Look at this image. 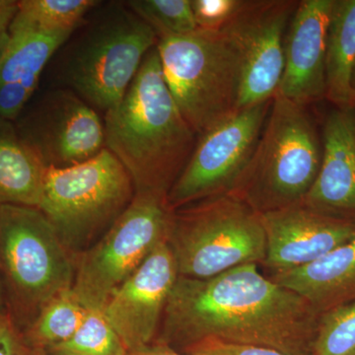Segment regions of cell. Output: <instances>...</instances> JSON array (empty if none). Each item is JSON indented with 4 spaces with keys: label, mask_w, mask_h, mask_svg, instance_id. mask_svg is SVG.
<instances>
[{
    "label": "cell",
    "mask_w": 355,
    "mask_h": 355,
    "mask_svg": "<svg viewBox=\"0 0 355 355\" xmlns=\"http://www.w3.org/2000/svg\"><path fill=\"white\" fill-rule=\"evenodd\" d=\"M125 3L153 30L158 41L197 30L191 0H130Z\"/></svg>",
    "instance_id": "cb8c5ba5"
},
{
    "label": "cell",
    "mask_w": 355,
    "mask_h": 355,
    "mask_svg": "<svg viewBox=\"0 0 355 355\" xmlns=\"http://www.w3.org/2000/svg\"><path fill=\"white\" fill-rule=\"evenodd\" d=\"M0 355H34L7 310L0 314Z\"/></svg>",
    "instance_id": "83f0119b"
},
{
    "label": "cell",
    "mask_w": 355,
    "mask_h": 355,
    "mask_svg": "<svg viewBox=\"0 0 355 355\" xmlns=\"http://www.w3.org/2000/svg\"><path fill=\"white\" fill-rule=\"evenodd\" d=\"M34 355H48L44 354V352H34Z\"/></svg>",
    "instance_id": "836d02e7"
},
{
    "label": "cell",
    "mask_w": 355,
    "mask_h": 355,
    "mask_svg": "<svg viewBox=\"0 0 355 355\" xmlns=\"http://www.w3.org/2000/svg\"><path fill=\"white\" fill-rule=\"evenodd\" d=\"M76 256L36 207H0V277L7 311L24 331L49 301L72 288Z\"/></svg>",
    "instance_id": "5b68a950"
},
{
    "label": "cell",
    "mask_w": 355,
    "mask_h": 355,
    "mask_svg": "<svg viewBox=\"0 0 355 355\" xmlns=\"http://www.w3.org/2000/svg\"><path fill=\"white\" fill-rule=\"evenodd\" d=\"M156 48L166 83L198 137L238 111L241 64L223 33L197 29L159 40Z\"/></svg>",
    "instance_id": "ba28073f"
},
{
    "label": "cell",
    "mask_w": 355,
    "mask_h": 355,
    "mask_svg": "<svg viewBox=\"0 0 355 355\" xmlns=\"http://www.w3.org/2000/svg\"><path fill=\"white\" fill-rule=\"evenodd\" d=\"M12 2L13 0H0V8L9 6V4L12 3Z\"/></svg>",
    "instance_id": "d6a6232c"
},
{
    "label": "cell",
    "mask_w": 355,
    "mask_h": 355,
    "mask_svg": "<svg viewBox=\"0 0 355 355\" xmlns=\"http://www.w3.org/2000/svg\"><path fill=\"white\" fill-rule=\"evenodd\" d=\"M323 158L301 202L322 216L355 224V112L334 108L322 127Z\"/></svg>",
    "instance_id": "2e32d148"
},
{
    "label": "cell",
    "mask_w": 355,
    "mask_h": 355,
    "mask_svg": "<svg viewBox=\"0 0 355 355\" xmlns=\"http://www.w3.org/2000/svg\"><path fill=\"white\" fill-rule=\"evenodd\" d=\"M272 99L238 110L198 135L188 164L168 193L170 210L232 191L258 144Z\"/></svg>",
    "instance_id": "30bf717a"
},
{
    "label": "cell",
    "mask_w": 355,
    "mask_h": 355,
    "mask_svg": "<svg viewBox=\"0 0 355 355\" xmlns=\"http://www.w3.org/2000/svg\"><path fill=\"white\" fill-rule=\"evenodd\" d=\"M7 310L6 291H4L3 284L0 277V314Z\"/></svg>",
    "instance_id": "4dcf8cb0"
},
{
    "label": "cell",
    "mask_w": 355,
    "mask_h": 355,
    "mask_svg": "<svg viewBox=\"0 0 355 355\" xmlns=\"http://www.w3.org/2000/svg\"><path fill=\"white\" fill-rule=\"evenodd\" d=\"M178 277L176 261L166 240L110 297L102 313L128 354L155 342Z\"/></svg>",
    "instance_id": "4fadbf2b"
},
{
    "label": "cell",
    "mask_w": 355,
    "mask_h": 355,
    "mask_svg": "<svg viewBox=\"0 0 355 355\" xmlns=\"http://www.w3.org/2000/svg\"><path fill=\"white\" fill-rule=\"evenodd\" d=\"M297 0H244L221 30L241 64L238 110L270 101L284 69V38Z\"/></svg>",
    "instance_id": "7c38bea8"
},
{
    "label": "cell",
    "mask_w": 355,
    "mask_h": 355,
    "mask_svg": "<svg viewBox=\"0 0 355 355\" xmlns=\"http://www.w3.org/2000/svg\"><path fill=\"white\" fill-rule=\"evenodd\" d=\"M128 355H189L183 352H177L172 347H168L164 343L154 342L144 349L132 352Z\"/></svg>",
    "instance_id": "f546056e"
},
{
    "label": "cell",
    "mask_w": 355,
    "mask_h": 355,
    "mask_svg": "<svg viewBox=\"0 0 355 355\" xmlns=\"http://www.w3.org/2000/svg\"><path fill=\"white\" fill-rule=\"evenodd\" d=\"M46 171L14 121L0 118V207L39 209Z\"/></svg>",
    "instance_id": "d6986e66"
},
{
    "label": "cell",
    "mask_w": 355,
    "mask_h": 355,
    "mask_svg": "<svg viewBox=\"0 0 355 355\" xmlns=\"http://www.w3.org/2000/svg\"><path fill=\"white\" fill-rule=\"evenodd\" d=\"M307 300L318 314L355 301V237L318 260L268 275Z\"/></svg>",
    "instance_id": "ac0fdd59"
},
{
    "label": "cell",
    "mask_w": 355,
    "mask_h": 355,
    "mask_svg": "<svg viewBox=\"0 0 355 355\" xmlns=\"http://www.w3.org/2000/svg\"><path fill=\"white\" fill-rule=\"evenodd\" d=\"M355 352V301L320 315L311 355H350Z\"/></svg>",
    "instance_id": "d4e9b609"
},
{
    "label": "cell",
    "mask_w": 355,
    "mask_h": 355,
    "mask_svg": "<svg viewBox=\"0 0 355 355\" xmlns=\"http://www.w3.org/2000/svg\"><path fill=\"white\" fill-rule=\"evenodd\" d=\"M171 214L164 198L135 193L109 230L76 257L72 291L86 309L102 312L114 292L167 240Z\"/></svg>",
    "instance_id": "9c48e42d"
},
{
    "label": "cell",
    "mask_w": 355,
    "mask_h": 355,
    "mask_svg": "<svg viewBox=\"0 0 355 355\" xmlns=\"http://www.w3.org/2000/svg\"><path fill=\"white\" fill-rule=\"evenodd\" d=\"M73 32H9L0 55V118L16 121L36 92L46 64Z\"/></svg>",
    "instance_id": "e0dca14e"
},
{
    "label": "cell",
    "mask_w": 355,
    "mask_h": 355,
    "mask_svg": "<svg viewBox=\"0 0 355 355\" xmlns=\"http://www.w3.org/2000/svg\"><path fill=\"white\" fill-rule=\"evenodd\" d=\"M88 310L72 288L62 291L46 303L23 338L33 352H46L69 340L78 330Z\"/></svg>",
    "instance_id": "44dd1931"
},
{
    "label": "cell",
    "mask_w": 355,
    "mask_h": 355,
    "mask_svg": "<svg viewBox=\"0 0 355 355\" xmlns=\"http://www.w3.org/2000/svg\"><path fill=\"white\" fill-rule=\"evenodd\" d=\"M334 0H301L287 26L277 94L309 107L326 96V42Z\"/></svg>",
    "instance_id": "9a60e30c"
},
{
    "label": "cell",
    "mask_w": 355,
    "mask_h": 355,
    "mask_svg": "<svg viewBox=\"0 0 355 355\" xmlns=\"http://www.w3.org/2000/svg\"><path fill=\"white\" fill-rule=\"evenodd\" d=\"M350 355H355V352H354V354H350Z\"/></svg>",
    "instance_id": "e575fe53"
},
{
    "label": "cell",
    "mask_w": 355,
    "mask_h": 355,
    "mask_svg": "<svg viewBox=\"0 0 355 355\" xmlns=\"http://www.w3.org/2000/svg\"><path fill=\"white\" fill-rule=\"evenodd\" d=\"M322 158V128L308 107L275 94L254 153L229 193L260 214L297 205L316 181Z\"/></svg>",
    "instance_id": "277c9868"
},
{
    "label": "cell",
    "mask_w": 355,
    "mask_h": 355,
    "mask_svg": "<svg viewBox=\"0 0 355 355\" xmlns=\"http://www.w3.org/2000/svg\"><path fill=\"white\" fill-rule=\"evenodd\" d=\"M48 355H128L127 347L100 311L88 310L69 340L44 352Z\"/></svg>",
    "instance_id": "603a6c76"
},
{
    "label": "cell",
    "mask_w": 355,
    "mask_h": 355,
    "mask_svg": "<svg viewBox=\"0 0 355 355\" xmlns=\"http://www.w3.org/2000/svg\"><path fill=\"white\" fill-rule=\"evenodd\" d=\"M157 43L153 30L125 1H101L58 50L55 86L106 114L123 99Z\"/></svg>",
    "instance_id": "3957f363"
},
{
    "label": "cell",
    "mask_w": 355,
    "mask_h": 355,
    "mask_svg": "<svg viewBox=\"0 0 355 355\" xmlns=\"http://www.w3.org/2000/svg\"><path fill=\"white\" fill-rule=\"evenodd\" d=\"M14 123L46 169L80 164L106 148L104 121L69 89H49Z\"/></svg>",
    "instance_id": "8fae6325"
},
{
    "label": "cell",
    "mask_w": 355,
    "mask_h": 355,
    "mask_svg": "<svg viewBox=\"0 0 355 355\" xmlns=\"http://www.w3.org/2000/svg\"><path fill=\"white\" fill-rule=\"evenodd\" d=\"M135 196L130 174L105 148L80 164L48 168L39 209L77 257L109 230Z\"/></svg>",
    "instance_id": "52a82bcc"
},
{
    "label": "cell",
    "mask_w": 355,
    "mask_h": 355,
    "mask_svg": "<svg viewBox=\"0 0 355 355\" xmlns=\"http://www.w3.org/2000/svg\"><path fill=\"white\" fill-rule=\"evenodd\" d=\"M182 352L189 355H288L270 347L240 345L214 338L193 343Z\"/></svg>",
    "instance_id": "4316f807"
},
{
    "label": "cell",
    "mask_w": 355,
    "mask_h": 355,
    "mask_svg": "<svg viewBox=\"0 0 355 355\" xmlns=\"http://www.w3.org/2000/svg\"><path fill=\"white\" fill-rule=\"evenodd\" d=\"M16 11H17V1H14V0L12 3L0 8V55L8 42L9 28H10Z\"/></svg>",
    "instance_id": "f1b7e54d"
},
{
    "label": "cell",
    "mask_w": 355,
    "mask_h": 355,
    "mask_svg": "<svg viewBox=\"0 0 355 355\" xmlns=\"http://www.w3.org/2000/svg\"><path fill=\"white\" fill-rule=\"evenodd\" d=\"M355 0H334L326 42V96L334 108L352 109Z\"/></svg>",
    "instance_id": "ffe728a7"
},
{
    "label": "cell",
    "mask_w": 355,
    "mask_h": 355,
    "mask_svg": "<svg viewBox=\"0 0 355 355\" xmlns=\"http://www.w3.org/2000/svg\"><path fill=\"white\" fill-rule=\"evenodd\" d=\"M167 243L179 277L205 279L237 266L263 265L265 229L260 214L231 195L172 211Z\"/></svg>",
    "instance_id": "8992f818"
},
{
    "label": "cell",
    "mask_w": 355,
    "mask_h": 355,
    "mask_svg": "<svg viewBox=\"0 0 355 355\" xmlns=\"http://www.w3.org/2000/svg\"><path fill=\"white\" fill-rule=\"evenodd\" d=\"M258 266L205 279L178 277L155 342L182 352L214 338L311 355L320 314L297 293L261 275Z\"/></svg>",
    "instance_id": "6da1fadb"
},
{
    "label": "cell",
    "mask_w": 355,
    "mask_h": 355,
    "mask_svg": "<svg viewBox=\"0 0 355 355\" xmlns=\"http://www.w3.org/2000/svg\"><path fill=\"white\" fill-rule=\"evenodd\" d=\"M98 0H21L9 32H74Z\"/></svg>",
    "instance_id": "7402d4cb"
},
{
    "label": "cell",
    "mask_w": 355,
    "mask_h": 355,
    "mask_svg": "<svg viewBox=\"0 0 355 355\" xmlns=\"http://www.w3.org/2000/svg\"><path fill=\"white\" fill-rule=\"evenodd\" d=\"M352 92H354V105H352V110L355 112V65L354 72H352Z\"/></svg>",
    "instance_id": "1f68e13d"
},
{
    "label": "cell",
    "mask_w": 355,
    "mask_h": 355,
    "mask_svg": "<svg viewBox=\"0 0 355 355\" xmlns=\"http://www.w3.org/2000/svg\"><path fill=\"white\" fill-rule=\"evenodd\" d=\"M106 148L125 168L135 193L167 200L197 144L161 67L156 46L148 51L127 92L105 114Z\"/></svg>",
    "instance_id": "7a4b0ae2"
},
{
    "label": "cell",
    "mask_w": 355,
    "mask_h": 355,
    "mask_svg": "<svg viewBox=\"0 0 355 355\" xmlns=\"http://www.w3.org/2000/svg\"><path fill=\"white\" fill-rule=\"evenodd\" d=\"M244 0H191L197 29L220 32L241 8Z\"/></svg>",
    "instance_id": "484cf974"
},
{
    "label": "cell",
    "mask_w": 355,
    "mask_h": 355,
    "mask_svg": "<svg viewBox=\"0 0 355 355\" xmlns=\"http://www.w3.org/2000/svg\"><path fill=\"white\" fill-rule=\"evenodd\" d=\"M266 233L263 266L270 275L318 260L355 237V224L317 214L299 202L261 214Z\"/></svg>",
    "instance_id": "5bb4252c"
}]
</instances>
